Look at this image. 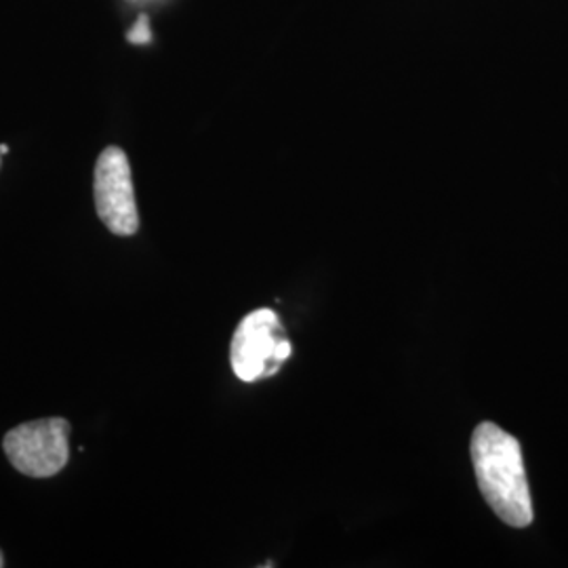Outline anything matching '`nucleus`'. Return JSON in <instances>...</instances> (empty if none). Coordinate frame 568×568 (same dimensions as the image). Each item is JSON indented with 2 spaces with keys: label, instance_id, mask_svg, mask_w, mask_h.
Returning a JSON list of instances; mask_svg holds the SVG:
<instances>
[{
  "label": "nucleus",
  "instance_id": "4",
  "mask_svg": "<svg viewBox=\"0 0 568 568\" xmlns=\"http://www.w3.org/2000/svg\"><path fill=\"white\" fill-rule=\"evenodd\" d=\"M95 211L114 236H135L140 213L131 178V164L121 148H105L95 164Z\"/></svg>",
  "mask_w": 568,
  "mask_h": 568
},
{
  "label": "nucleus",
  "instance_id": "6",
  "mask_svg": "<svg viewBox=\"0 0 568 568\" xmlns=\"http://www.w3.org/2000/svg\"><path fill=\"white\" fill-rule=\"evenodd\" d=\"M7 152H9V145L2 143V145H0V154H7Z\"/></svg>",
  "mask_w": 568,
  "mask_h": 568
},
{
  "label": "nucleus",
  "instance_id": "8",
  "mask_svg": "<svg viewBox=\"0 0 568 568\" xmlns=\"http://www.w3.org/2000/svg\"><path fill=\"white\" fill-rule=\"evenodd\" d=\"M0 156H2V154H0Z\"/></svg>",
  "mask_w": 568,
  "mask_h": 568
},
{
  "label": "nucleus",
  "instance_id": "7",
  "mask_svg": "<svg viewBox=\"0 0 568 568\" xmlns=\"http://www.w3.org/2000/svg\"><path fill=\"white\" fill-rule=\"evenodd\" d=\"M4 567V560H2V551H0V568Z\"/></svg>",
  "mask_w": 568,
  "mask_h": 568
},
{
  "label": "nucleus",
  "instance_id": "5",
  "mask_svg": "<svg viewBox=\"0 0 568 568\" xmlns=\"http://www.w3.org/2000/svg\"><path fill=\"white\" fill-rule=\"evenodd\" d=\"M126 41L133 42V44H145V42L152 41V32H150V26H148V18L145 16H142L140 21H138V26L129 32Z\"/></svg>",
  "mask_w": 568,
  "mask_h": 568
},
{
  "label": "nucleus",
  "instance_id": "2",
  "mask_svg": "<svg viewBox=\"0 0 568 568\" xmlns=\"http://www.w3.org/2000/svg\"><path fill=\"white\" fill-rule=\"evenodd\" d=\"M291 342L283 335L276 312L262 307L248 314L232 337L230 361L246 384L270 377L291 356Z\"/></svg>",
  "mask_w": 568,
  "mask_h": 568
},
{
  "label": "nucleus",
  "instance_id": "3",
  "mask_svg": "<svg viewBox=\"0 0 568 568\" xmlns=\"http://www.w3.org/2000/svg\"><path fill=\"white\" fill-rule=\"evenodd\" d=\"M68 434L70 424L61 417L28 422L4 436L2 448L11 466L23 476L51 478L68 466Z\"/></svg>",
  "mask_w": 568,
  "mask_h": 568
},
{
  "label": "nucleus",
  "instance_id": "1",
  "mask_svg": "<svg viewBox=\"0 0 568 568\" xmlns=\"http://www.w3.org/2000/svg\"><path fill=\"white\" fill-rule=\"evenodd\" d=\"M471 464L483 497L509 527L532 523V501L520 443L501 427L485 422L471 436Z\"/></svg>",
  "mask_w": 568,
  "mask_h": 568
}]
</instances>
